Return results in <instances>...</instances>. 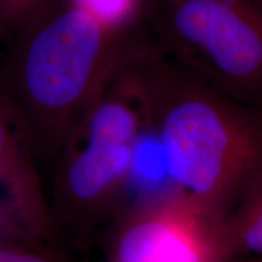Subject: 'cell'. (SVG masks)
<instances>
[{"mask_svg":"<svg viewBox=\"0 0 262 262\" xmlns=\"http://www.w3.org/2000/svg\"><path fill=\"white\" fill-rule=\"evenodd\" d=\"M146 39L135 26L111 29L70 0H52L6 45L0 95L39 163L55 162L81 114Z\"/></svg>","mask_w":262,"mask_h":262,"instance_id":"cell-1","label":"cell"},{"mask_svg":"<svg viewBox=\"0 0 262 262\" xmlns=\"http://www.w3.org/2000/svg\"><path fill=\"white\" fill-rule=\"evenodd\" d=\"M143 77L173 188L226 217L262 171V110L183 70L152 40Z\"/></svg>","mask_w":262,"mask_h":262,"instance_id":"cell-2","label":"cell"},{"mask_svg":"<svg viewBox=\"0 0 262 262\" xmlns=\"http://www.w3.org/2000/svg\"><path fill=\"white\" fill-rule=\"evenodd\" d=\"M146 47L143 42L114 72L55 159L49 204L63 247L88 243L122 208L134 153L149 119Z\"/></svg>","mask_w":262,"mask_h":262,"instance_id":"cell-3","label":"cell"},{"mask_svg":"<svg viewBox=\"0 0 262 262\" xmlns=\"http://www.w3.org/2000/svg\"><path fill=\"white\" fill-rule=\"evenodd\" d=\"M149 25L164 56L262 110V0H163L150 10Z\"/></svg>","mask_w":262,"mask_h":262,"instance_id":"cell-4","label":"cell"},{"mask_svg":"<svg viewBox=\"0 0 262 262\" xmlns=\"http://www.w3.org/2000/svg\"><path fill=\"white\" fill-rule=\"evenodd\" d=\"M221 215L178 189L120 210L106 225L108 262H234Z\"/></svg>","mask_w":262,"mask_h":262,"instance_id":"cell-5","label":"cell"},{"mask_svg":"<svg viewBox=\"0 0 262 262\" xmlns=\"http://www.w3.org/2000/svg\"><path fill=\"white\" fill-rule=\"evenodd\" d=\"M0 208L27 237L63 251L39 160L29 137L0 95Z\"/></svg>","mask_w":262,"mask_h":262,"instance_id":"cell-6","label":"cell"},{"mask_svg":"<svg viewBox=\"0 0 262 262\" xmlns=\"http://www.w3.org/2000/svg\"><path fill=\"white\" fill-rule=\"evenodd\" d=\"M224 233L235 260L262 257V171L225 217Z\"/></svg>","mask_w":262,"mask_h":262,"instance_id":"cell-7","label":"cell"},{"mask_svg":"<svg viewBox=\"0 0 262 262\" xmlns=\"http://www.w3.org/2000/svg\"><path fill=\"white\" fill-rule=\"evenodd\" d=\"M0 262H70L63 251L26 235L0 231Z\"/></svg>","mask_w":262,"mask_h":262,"instance_id":"cell-8","label":"cell"},{"mask_svg":"<svg viewBox=\"0 0 262 262\" xmlns=\"http://www.w3.org/2000/svg\"><path fill=\"white\" fill-rule=\"evenodd\" d=\"M111 29H126L135 26L142 0H70Z\"/></svg>","mask_w":262,"mask_h":262,"instance_id":"cell-9","label":"cell"},{"mask_svg":"<svg viewBox=\"0 0 262 262\" xmlns=\"http://www.w3.org/2000/svg\"><path fill=\"white\" fill-rule=\"evenodd\" d=\"M52 0H0V45H8Z\"/></svg>","mask_w":262,"mask_h":262,"instance_id":"cell-10","label":"cell"},{"mask_svg":"<svg viewBox=\"0 0 262 262\" xmlns=\"http://www.w3.org/2000/svg\"><path fill=\"white\" fill-rule=\"evenodd\" d=\"M234 262H262V257H248V258H238Z\"/></svg>","mask_w":262,"mask_h":262,"instance_id":"cell-11","label":"cell"}]
</instances>
